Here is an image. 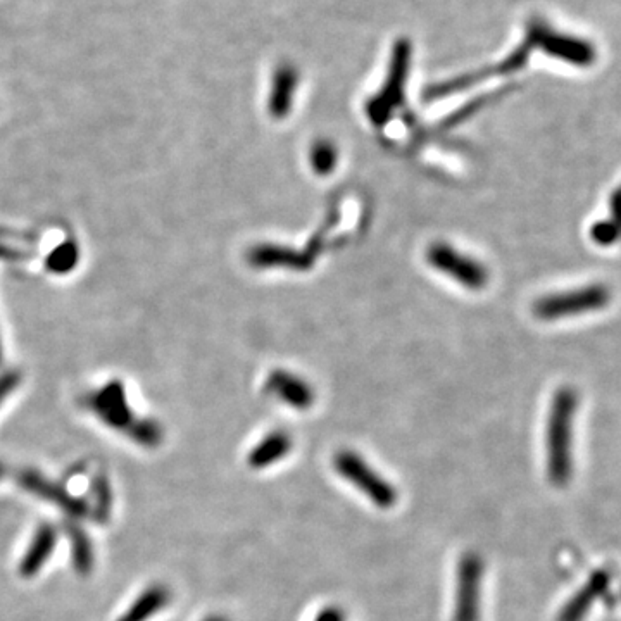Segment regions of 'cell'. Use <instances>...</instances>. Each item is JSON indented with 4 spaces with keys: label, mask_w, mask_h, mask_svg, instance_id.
Instances as JSON below:
<instances>
[{
    "label": "cell",
    "mask_w": 621,
    "mask_h": 621,
    "mask_svg": "<svg viewBox=\"0 0 621 621\" xmlns=\"http://www.w3.org/2000/svg\"><path fill=\"white\" fill-rule=\"evenodd\" d=\"M578 397L570 387L559 389L552 397L547 416L546 466L547 478L554 487L563 489L573 478V421Z\"/></svg>",
    "instance_id": "cell-1"
},
{
    "label": "cell",
    "mask_w": 621,
    "mask_h": 621,
    "mask_svg": "<svg viewBox=\"0 0 621 621\" xmlns=\"http://www.w3.org/2000/svg\"><path fill=\"white\" fill-rule=\"evenodd\" d=\"M528 42L534 49L546 52L547 56L559 59L563 63L587 68L596 63V45L590 44L585 38L556 32L542 18H532L527 25Z\"/></svg>",
    "instance_id": "cell-2"
},
{
    "label": "cell",
    "mask_w": 621,
    "mask_h": 621,
    "mask_svg": "<svg viewBox=\"0 0 621 621\" xmlns=\"http://www.w3.org/2000/svg\"><path fill=\"white\" fill-rule=\"evenodd\" d=\"M411 51L413 49H411L408 38L397 40L394 51H392V59H390L389 78H387L382 90L366 106V114H368L371 123H375L377 126L385 125V121L390 120V116L404 101V88H406V80H408Z\"/></svg>",
    "instance_id": "cell-3"
},
{
    "label": "cell",
    "mask_w": 621,
    "mask_h": 621,
    "mask_svg": "<svg viewBox=\"0 0 621 621\" xmlns=\"http://www.w3.org/2000/svg\"><path fill=\"white\" fill-rule=\"evenodd\" d=\"M333 465L340 477L361 490L378 508L389 509L396 506L397 490L392 487L389 480H385L380 473L373 470L358 452H337L333 458Z\"/></svg>",
    "instance_id": "cell-4"
},
{
    "label": "cell",
    "mask_w": 621,
    "mask_h": 621,
    "mask_svg": "<svg viewBox=\"0 0 621 621\" xmlns=\"http://www.w3.org/2000/svg\"><path fill=\"white\" fill-rule=\"evenodd\" d=\"M611 301V292L603 283L585 285L582 289L547 295L535 302L534 313L540 320H563L577 314L601 311Z\"/></svg>",
    "instance_id": "cell-5"
},
{
    "label": "cell",
    "mask_w": 621,
    "mask_h": 621,
    "mask_svg": "<svg viewBox=\"0 0 621 621\" xmlns=\"http://www.w3.org/2000/svg\"><path fill=\"white\" fill-rule=\"evenodd\" d=\"M532 52H534V47L525 38L516 47L515 51L511 52L506 59H502L501 63L489 66V68L478 69V71L470 73V75L458 76V78L449 80V82L437 83V85L427 88L425 101H437V99H442V97H449V95L461 92V90H465V88L471 87V85H477L478 82H482V80L490 78V76L511 75L515 71H520L528 63Z\"/></svg>",
    "instance_id": "cell-6"
},
{
    "label": "cell",
    "mask_w": 621,
    "mask_h": 621,
    "mask_svg": "<svg viewBox=\"0 0 621 621\" xmlns=\"http://www.w3.org/2000/svg\"><path fill=\"white\" fill-rule=\"evenodd\" d=\"M483 561L477 552H466L458 566V587L452 621H480Z\"/></svg>",
    "instance_id": "cell-7"
},
{
    "label": "cell",
    "mask_w": 621,
    "mask_h": 621,
    "mask_svg": "<svg viewBox=\"0 0 621 621\" xmlns=\"http://www.w3.org/2000/svg\"><path fill=\"white\" fill-rule=\"evenodd\" d=\"M428 261L433 268L446 273L468 289L480 290L489 282V271L485 266L461 252L454 251L451 245H432L428 251Z\"/></svg>",
    "instance_id": "cell-8"
},
{
    "label": "cell",
    "mask_w": 621,
    "mask_h": 621,
    "mask_svg": "<svg viewBox=\"0 0 621 621\" xmlns=\"http://www.w3.org/2000/svg\"><path fill=\"white\" fill-rule=\"evenodd\" d=\"M16 482L26 492L57 506L69 518H83V516L90 515L87 499L73 496L71 492L64 489L63 485L52 482L44 475H40L38 471L28 470V468L19 470L16 473Z\"/></svg>",
    "instance_id": "cell-9"
},
{
    "label": "cell",
    "mask_w": 621,
    "mask_h": 621,
    "mask_svg": "<svg viewBox=\"0 0 621 621\" xmlns=\"http://www.w3.org/2000/svg\"><path fill=\"white\" fill-rule=\"evenodd\" d=\"M87 408L102 421L107 427L114 430L126 432L132 427L133 413L128 401H126V392L123 383L114 380L95 390L87 397Z\"/></svg>",
    "instance_id": "cell-10"
},
{
    "label": "cell",
    "mask_w": 621,
    "mask_h": 621,
    "mask_svg": "<svg viewBox=\"0 0 621 621\" xmlns=\"http://www.w3.org/2000/svg\"><path fill=\"white\" fill-rule=\"evenodd\" d=\"M611 585V575L606 570H596L590 573L584 587L578 589L570 601L559 611L556 621H584L592 606L606 596Z\"/></svg>",
    "instance_id": "cell-11"
},
{
    "label": "cell",
    "mask_w": 621,
    "mask_h": 621,
    "mask_svg": "<svg viewBox=\"0 0 621 621\" xmlns=\"http://www.w3.org/2000/svg\"><path fill=\"white\" fill-rule=\"evenodd\" d=\"M266 390L290 408L308 409L313 406L314 392L309 383L287 371H273L266 382Z\"/></svg>",
    "instance_id": "cell-12"
},
{
    "label": "cell",
    "mask_w": 621,
    "mask_h": 621,
    "mask_svg": "<svg viewBox=\"0 0 621 621\" xmlns=\"http://www.w3.org/2000/svg\"><path fill=\"white\" fill-rule=\"evenodd\" d=\"M57 528L52 523H42L33 535L30 546L26 549L25 556L19 563V575L23 578H32L38 571L44 568L45 563L52 556L54 547L57 546Z\"/></svg>",
    "instance_id": "cell-13"
},
{
    "label": "cell",
    "mask_w": 621,
    "mask_h": 621,
    "mask_svg": "<svg viewBox=\"0 0 621 621\" xmlns=\"http://www.w3.org/2000/svg\"><path fill=\"white\" fill-rule=\"evenodd\" d=\"M249 261L256 268H290V270H308L313 259L308 251H295L276 245H258L249 252Z\"/></svg>",
    "instance_id": "cell-14"
},
{
    "label": "cell",
    "mask_w": 621,
    "mask_h": 621,
    "mask_svg": "<svg viewBox=\"0 0 621 621\" xmlns=\"http://www.w3.org/2000/svg\"><path fill=\"white\" fill-rule=\"evenodd\" d=\"M297 83L299 75L292 64L283 63L275 69L271 85L270 114L276 120H282L290 113Z\"/></svg>",
    "instance_id": "cell-15"
},
{
    "label": "cell",
    "mask_w": 621,
    "mask_h": 621,
    "mask_svg": "<svg viewBox=\"0 0 621 621\" xmlns=\"http://www.w3.org/2000/svg\"><path fill=\"white\" fill-rule=\"evenodd\" d=\"M171 603V590L163 584H152L140 592L118 621H147Z\"/></svg>",
    "instance_id": "cell-16"
},
{
    "label": "cell",
    "mask_w": 621,
    "mask_h": 621,
    "mask_svg": "<svg viewBox=\"0 0 621 621\" xmlns=\"http://www.w3.org/2000/svg\"><path fill=\"white\" fill-rule=\"evenodd\" d=\"M292 447H294V442L289 433L276 430L266 435L258 446L252 449L247 458V465L251 466L252 470H263L282 461L292 451Z\"/></svg>",
    "instance_id": "cell-17"
},
{
    "label": "cell",
    "mask_w": 621,
    "mask_h": 621,
    "mask_svg": "<svg viewBox=\"0 0 621 621\" xmlns=\"http://www.w3.org/2000/svg\"><path fill=\"white\" fill-rule=\"evenodd\" d=\"M64 532L68 535L69 544H71V561L78 575H88L94 570V549L92 542L88 539L85 528L80 527L75 521H66L64 523Z\"/></svg>",
    "instance_id": "cell-18"
},
{
    "label": "cell",
    "mask_w": 621,
    "mask_h": 621,
    "mask_svg": "<svg viewBox=\"0 0 621 621\" xmlns=\"http://www.w3.org/2000/svg\"><path fill=\"white\" fill-rule=\"evenodd\" d=\"M88 509L92 520L97 521L99 525H107V521L113 513V487L107 478L106 473H95L92 482H90V501Z\"/></svg>",
    "instance_id": "cell-19"
},
{
    "label": "cell",
    "mask_w": 621,
    "mask_h": 621,
    "mask_svg": "<svg viewBox=\"0 0 621 621\" xmlns=\"http://www.w3.org/2000/svg\"><path fill=\"white\" fill-rule=\"evenodd\" d=\"M126 433L135 444L145 449H156L161 446L164 437L163 428L154 420H135Z\"/></svg>",
    "instance_id": "cell-20"
},
{
    "label": "cell",
    "mask_w": 621,
    "mask_h": 621,
    "mask_svg": "<svg viewBox=\"0 0 621 621\" xmlns=\"http://www.w3.org/2000/svg\"><path fill=\"white\" fill-rule=\"evenodd\" d=\"M76 263H78V249L73 242H64L63 245H59L47 258V268L57 275L73 270Z\"/></svg>",
    "instance_id": "cell-21"
},
{
    "label": "cell",
    "mask_w": 621,
    "mask_h": 621,
    "mask_svg": "<svg viewBox=\"0 0 621 621\" xmlns=\"http://www.w3.org/2000/svg\"><path fill=\"white\" fill-rule=\"evenodd\" d=\"M335 163H337V151L330 142L321 140L318 144H314L313 151H311V164L318 175L332 173Z\"/></svg>",
    "instance_id": "cell-22"
},
{
    "label": "cell",
    "mask_w": 621,
    "mask_h": 621,
    "mask_svg": "<svg viewBox=\"0 0 621 621\" xmlns=\"http://www.w3.org/2000/svg\"><path fill=\"white\" fill-rule=\"evenodd\" d=\"M609 223L615 226L616 232L621 235V187L609 197Z\"/></svg>",
    "instance_id": "cell-23"
},
{
    "label": "cell",
    "mask_w": 621,
    "mask_h": 621,
    "mask_svg": "<svg viewBox=\"0 0 621 621\" xmlns=\"http://www.w3.org/2000/svg\"><path fill=\"white\" fill-rule=\"evenodd\" d=\"M19 380H21V378H19L18 373H14V371H9V373L0 377V404L4 402V399H6L13 390H16V387L19 385Z\"/></svg>",
    "instance_id": "cell-24"
},
{
    "label": "cell",
    "mask_w": 621,
    "mask_h": 621,
    "mask_svg": "<svg viewBox=\"0 0 621 621\" xmlns=\"http://www.w3.org/2000/svg\"><path fill=\"white\" fill-rule=\"evenodd\" d=\"M314 621H345L344 609L340 606H327L321 609Z\"/></svg>",
    "instance_id": "cell-25"
},
{
    "label": "cell",
    "mask_w": 621,
    "mask_h": 621,
    "mask_svg": "<svg viewBox=\"0 0 621 621\" xmlns=\"http://www.w3.org/2000/svg\"><path fill=\"white\" fill-rule=\"evenodd\" d=\"M202 621H230L226 616L223 615H209L207 618H204Z\"/></svg>",
    "instance_id": "cell-26"
},
{
    "label": "cell",
    "mask_w": 621,
    "mask_h": 621,
    "mask_svg": "<svg viewBox=\"0 0 621 621\" xmlns=\"http://www.w3.org/2000/svg\"><path fill=\"white\" fill-rule=\"evenodd\" d=\"M4 475H6V466L0 463V478L4 477Z\"/></svg>",
    "instance_id": "cell-27"
}]
</instances>
